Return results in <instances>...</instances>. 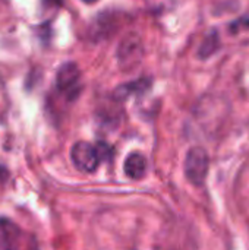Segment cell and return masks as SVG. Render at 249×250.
Returning a JSON list of instances; mask_svg holds the SVG:
<instances>
[{
  "instance_id": "cell-1",
  "label": "cell",
  "mask_w": 249,
  "mask_h": 250,
  "mask_svg": "<svg viewBox=\"0 0 249 250\" xmlns=\"http://www.w3.org/2000/svg\"><path fill=\"white\" fill-rule=\"evenodd\" d=\"M208 166H210V160H208L207 151L201 146L191 148L185 158L186 179L195 186L204 185L207 174H208Z\"/></svg>"
},
{
  "instance_id": "cell-2",
  "label": "cell",
  "mask_w": 249,
  "mask_h": 250,
  "mask_svg": "<svg viewBox=\"0 0 249 250\" xmlns=\"http://www.w3.org/2000/svg\"><path fill=\"white\" fill-rule=\"evenodd\" d=\"M73 166L84 173H94L101 163L97 146L88 142H76L70 151Z\"/></svg>"
},
{
  "instance_id": "cell-3",
  "label": "cell",
  "mask_w": 249,
  "mask_h": 250,
  "mask_svg": "<svg viewBox=\"0 0 249 250\" xmlns=\"http://www.w3.org/2000/svg\"><path fill=\"white\" fill-rule=\"evenodd\" d=\"M56 83L60 92L66 94L68 98H73L81 91V70L75 63H65L56 76Z\"/></svg>"
},
{
  "instance_id": "cell-4",
  "label": "cell",
  "mask_w": 249,
  "mask_h": 250,
  "mask_svg": "<svg viewBox=\"0 0 249 250\" xmlns=\"http://www.w3.org/2000/svg\"><path fill=\"white\" fill-rule=\"evenodd\" d=\"M142 56V44L141 38L136 34H129L126 35L119 48H117V59L119 63L123 66V69H132L136 66Z\"/></svg>"
},
{
  "instance_id": "cell-5",
  "label": "cell",
  "mask_w": 249,
  "mask_h": 250,
  "mask_svg": "<svg viewBox=\"0 0 249 250\" xmlns=\"http://www.w3.org/2000/svg\"><path fill=\"white\" fill-rule=\"evenodd\" d=\"M23 233L7 218H0V249L19 248Z\"/></svg>"
},
{
  "instance_id": "cell-6",
  "label": "cell",
  "mask_w": 249,
  "mask_h": 250,
  "mask_svg": "<svg viewBox=\"0 0 249 250\" xmlns=\"http://www.w3.org/2000/svg\"><path fill=\"white\" fill-rule=\"evenodd\" d=\"M125 174L132 180H139L147 173V160L141 152H132L126 157L123 164Z\"/></svg>"
},
{
  "instance_id": "cell-7",
  "label": "cell",
  "mask_w": 249,
  "mask_h": 250,
  "mask_svg": "<svg viewBox=\"0 0 249 250\" xmlns=\"http://www.w3.org/2000/svg\"><path fill=\"white\" fill-rule=\"evenodd\" d=\"M150 88V82L145 79H139L135 81L132 83H126L123 86H119L114 91V98L116 100H125L129 94H135V92H144L145 89Z\"/></svg>"
},
{
  "instance_id": "cell-8",
  "label": "cell",
  "mask_w": 249,
  "mask_h": 250,
  "mask_svg": "<svg viewBox=\"0 0 249 250\" xmlns=\"http://www.w3.org/2000/svg\"><path fill=\"white\" fill-rule=\"evenodd\" d=\"M220 47V38H219V34L216 31H211L205 40L203 41L200 50H198V56L201 59H208L210 56H213Z\"/></svg>"
},
{
  "instance_id": "cell-9",
  "label": "cell",
  "mask_w": 249,
  "mask_h": 250,
  "mask_svg": "<svg viewBox=\"0 0 249 250\" xmlns=\"http://www.w3.org/2000/svg\"><path fill=\"white\" fill-rule=\"evenodd\" d=\"M82 1H85V3H88V4H91V3H95V1H98V0H82Z\"/></svg>"
}]
</instances>
